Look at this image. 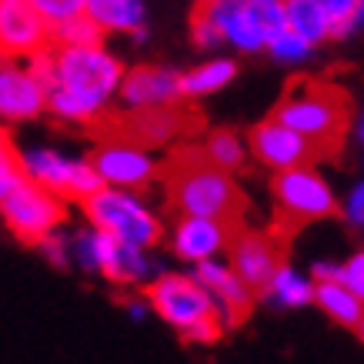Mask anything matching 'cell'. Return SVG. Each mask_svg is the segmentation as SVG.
<instances>
[{
    "label": "cell",
    "instance_id": "8fae6325",
    "mask_svg": "<svg viewBox=\"0 0 364 364\" xmlns=\"http://www.w3.org/2000/svg\"><path fill=\"white\" fill-rule=\"evenodd\" d=\"M90 164L97 171L100 184H107V188H124V191L144 188V184H151L157 174L154 161H151V154L144 151L141 144L121 141V137H107V141L94 151Z\"/></svg>",
    "mask_w": 364,
    "mask_h": 364
},
{
    "label": "cell",
    "instance_id": "8d00e7d4",
    "mask_svg": "<svg viewBox=\"0 0 364 364\" xmlns=\"http://www.w3.org/2000/svg\"><path fill=\"white\" fill-rule=\"evenodd\" d=\"M198 4H210V0H198Z\"/></svg>",
    "mask_w": 364,
    "mask_h": 364
},
{
    "label": "cell",
    "instance_id": "ac0fdd59",
    "mask_svg": "<svg viewBox=\"0 0 364 364\" xmlns=\"http://www.w3.org/2000/svg\"><path fill=\"white\" fill-rule=\"evenodd\" d=\"M210 11H214V21L221 27L224 44L247 50V54L264 50V33L254 23L251 14H247L244 0H210Z\"/></svg>",
    "mask_w": 364,
    "mask_h": 364
},
{
    "label": "cell",
    "instance_id": "3957f363",
    "mask_svg": "<svg viewBox=\"0 0 364 364\" xmlns=\"http://www.w3.org/2000/svg\"><path fill=\"white\" fill-rule=\"evenodd\" d=\"M274 121L304 134L321 157H334L351 131V97L331 80L298 77L277 104Z\"/></svg>",
    "mask_w": 364,
    "mask_h": 364
},
{
    "label": "cell",
    "instance_id": "2e32d148",
    "mask_svg": "<svg viewBox=\"0 0 364 364\" xmlns=\"http://www.w3.org/2000/svg\"><path fill=\"white\" fill-rule=\"evenodd\" d=\"M231 228L214 218H194V214H181L174 234H171V247H174L177 257H184L191 264L198 261H208V257H218V251L228 247V237H231Z\"/></svg>",
    "mask_w": 364,
    "mask_h": 364
},
{
    "label": "cell",
    "instance_id": "d4e9b609",
    "mask_svg": "<svg viewBox=\"0 0 364 364\" xmlns=\"http://www.w3.org/2000/svg\"><path fill=\"white\" fill-rule=\"evenodd\" d=\"M100 37H104V31H100L84 11L74 14V17H67V21H60V23H50V47L100 44Z\"/></svg>",
    "mask_w": 364,
    "mask_h": 364
},
{
    "label": "cell",
    "instance_id": "44dd1931",
    "mask_svg": "<svg viewBox=\"0 0 364 364\" xmlns=\"http://www.w3.org/2000/svg\"><path fill=\"white\" fill-rule=\"evenodd\" d=\"M70 247H74V257H77L80 267L97 271V274H104L107 281H114L117 257H121V241H114L111 234H104V231H97V228H90V231L77 234Z\"/></svg>",
    "mask_w": 364,
    "mask_h": 364
},
{
    "label": "cell",
    "instance_id": "603a6c76",
    "mask_svg": "<svg viewBox=\"0 0 364 364\" xmlns=\"http://www.w3.org/2000/svg\"><path fill=\"white\" fill-rule=\"evenodd\" d=\"M237 74V64L228 57L208 60V64L194 67L191 74H181V97H204L214 90H224Z\"/></svg>",
    "mask_w": 364,
    "mask_h": 364
},
{
    "label": "cell",
    "instance_id": "1f68e13d",
    "mask_svg": "<svg viewBox=\"0 0 364 364\" xmlns=\"http://www.w3.org/2000/svg\"><path fill=\"white\" fill-rule=\"evenodd\" d=\"M338 277H341L344 284L351 287L354 294L364 301V247L361 251H354L348 261L341 264V271H338Z\"/></svg>",
    "mask_w": 364,
    "mask_h": 364
},
{
    "label": "cell",
    "instance_id": "cb8c5ba5",
    "mask_svg": "<svg viewBox=\"0 0 364 364\" xmlns=\"http://www.w3.org/2000/svg\"><path fill=\"white\" fill-rule=\"evenodd\" d=\"M264 294L274 298L281 308H304V304H311V298H314V277L281 264L274 274H271V281H267Z\"/></svg>",
    "mask_w": 364,
    "mask_h": 364
},
{
    "label": "cell",
    "instance_id": "f1b7e54d",
    "mask_svg": "<svg viewBox=\"0 0 364 364\" xmlns=\"http://www.w3.org/2000/svg\"><path fill=\"white\" fill-rule=\"evenodd\" d=\"M321 11L331 21V37H348L354 27V14H358V0H318Z\"/></svg>",
    "mask_w": 364,
    "mask_h": 364
},
{
    "label": "cell",
    "instance_id": "4fadbf2b",
    "mask_svg": "<svg viewBox=\"0 0 364 364\" xmlns=\"http://www.w3.org/2000/svg\"><path fill=\"white\" fill-rule=\"evenodd\" d=\"M251 151L254 157L264 167H274V171H284V167H298V164H314V161H324L321 151L304 137V134L291 131L287 124L281 121H264L251 131Z\"/></svg>",
    "mask_w": 364,
    "mask_h": 364
},
{
    "label": "cell",
    "instance_id": "7a4b0ae2",
    "mask_svg": "<svg viewBox=\"0 0 364 364\" xmlns=\"http://www.w3.org/2000/svg\"><path fill=\"white\" fill-rule=\"evenodd\" d=\"M161 181L167 191V204L177 214L214 218V221L228 224L231 231L244 228V198L231 181V171L210 164L200 147H194V144L177 147L164 164Z\"/></svg>",
    "mask_w": 364,
    "mask_h": 364
},
{
    "label": "cell",
    "instance_id": "7402d4cb",
    "mask_svg": "<svg viewBox=\"0 0 364 364\" xmlns=\"http://www.w3.org/2000/svg\"><path fill=\"white\" fill-rule=\"evenodd\" d=\"M284 23L311 47L331 41V21L321 11L318 0H284Z\"/></svg>",
    "mask_w": 364,
    "mask_h": 364
},
{
    "label": "cell",
    "instance_id": "ba28073f",
    "mask_svg": "<svg viewBox=\"0 0 364 364\" xmlns=\"http://www.w3.org/2000/svg\"><path fill=\"white\" fill-rule=\"evenodd\" d=\"M0 214L14 237H21L23 244H41L64 224V198L31 177H21L0 198Z\"/></svg>",
    "mask_w": 364,
    "mask_h": 364
},
{
    "label": "cell",
    "instance_id": "5b68a950",
    "mask_svg": "<svg viewBox=\"0 0 364 364\" xmlns=\"http://www.w3.org/2000/svg\"><path fill=\"white\" fill-rule=\"evenodd\" d=\"M80 204H84V214H87L90 228L111 234L114 241L127 244V247L147 251V247H154L161 241V221H157V214L137 194H131V191L100 184Z\"/></svg>",
    "mask_w": 364,
    "mask_h": 364
},
{
    "label": "cell",
    "instance_id": "6da1fadb",
    "mask_svg": "<svg viewBox=\"0 0 364 364\" xmlns=\"http://www.w3.org/2000/svg\"><path fill=\"white\" fill-rule=\"evenodd\" d=\"M50 54L54 84L47 90V107L64 121L94 124L121 87L124 70L117 57H111L100 44L50 47Z\"/></svg>",
    "mask_w": 364,
    "mask_h": 364
},
{
    "label": "cell",
    "instance_id": "d6a6232c",
    "mask_svg": "<svg viewBox=\"0 0 364 364\" xmlns=\"http://www.w3.org/2000/svg\"><path fill=\"white\" fill-rule=\"evenodd\" d=\"M23 177L21 171V157L14 154V147H7V151H0V198L7 194V191L17 184Z\"/></svg>",
    "mask_w": 364,
    "mask_h": 364
},
{
    "label": "cell",
    "instance_id": "9c48e42d",
    "mask_svg": "<svg viewBox=\"0 0 364 364\" xmlns=\"http://www.w3.org/2000/svg\"><path fill=\"white\" fill-rule=\"evenodd\" d=\"M21 171L23 177L44 184L64 200H84L100 188V177L90 161H70L50 147H33L31 154H21Z\"/></svg>",
    "mask_w": 364,
    "mask_h": 364
},
{
    "label": "cell",
    "instance_id": "484cf974",
    "mask_svg": "<svg viewBox=\"0 0 364 364\" xmlns=\"http://www.w3.org/2000/svg\"><path fill=\"white\" fill-rule=\"evenodd\" d=\"M200 151L221 171H237L244 164V141L234 131H214L208 137V144H200Z\"/></svg>",
    "mask_w": 364,
    "mask_h": 364
},
{
    "label": "cell",
    "instance_id": "7c38bea8",
    "mask_svg": "<svg viewBox=\"0 0 364 364\" xmlns=\"http://www.w3.org/2000/svg\"><path fill=\"white\" fill-rule=\"evenodd\" d=\"M50 47V23L31 0H0V57H33Z\"/></svg>",
    "mask_w": 364,
    "mask_h": 364
},
{
    "label": "cell",
    "instance_id": "4dcf8cb0",
    "mask_svg": "<svg viewBox=\"0 0 364 364\" xmlns=\"http://www.w3.org/2000/svg\"><path fill=\"white\" fill-rule=\"evenodd\" d=\"M341 214L354 231L364 234V177L348 191V198H344V204H341Z\"/></svg>",
    "mask_w": 364,
    "mask_h": 364
},
{
    "label": "cell",
    "instance_id": "8992f818",
    "mask_svg": "<svg viewBox=\"0 0 364 364\" xmlns=\"http://www.w3.org/2000/svg\"><path fill=\"white\" fill-rule=\"evenodd\" d=\"M274 204H277V231L287 234L291 228H304L311 221H324L338 214V198H334L331 184L314 171L311 164L284 167L274 174Z\"/></svg>",
    "mask_w": 364,
    "mask_h": 364
},
{
    "label": "cell",
    "instance_id": "ffe728a7",
    "mask_svg": "<svg viewBox=\"0 0 364 364\" xmlns=\"http://www.w3.org/2000/svg\"><path fill=\"white\" fill-rule=\"evenodd\" d=\"M311 301L331 321L344 324V328H354L364 311V301L344 284L341 277H321V281H314V298Z\"/></svg>",
    "mask_w": 364,
    "mask_h": 364
},
{
    "label": "cell",
    "instance_id": "83f0119b",
    "mask_svg": "<svg viewBox=\"0 0 364 364\" xmlns=\"http://www.w3.org/2000/svg\"><path fill=\"white\" fill-rule=\"evenodd\" d=\"M191 37H194V44L210 50V47L224 44L221 37V27L214 21V11H210V4H198V11L191 14Z\"/></svg>",
    "mask_w": 364,
    "mask_h": 364
},
{
    "label": "cell",
    "instance_id": "5bb4252c",
    "mask_svg": "<svg viewBox=\"0 0 364 364\" xmlns=\"http://www.w3.org/2000/svg\"><path fill=\"white\" fill-rule=\"evenodd\" d=\"M194 277H198L200 284H204V291L210 294L224 328H234V324H241V321L251 314L254 291L244 284V277L237 274L231 264H218L214 257H208V261H198Z\"/></svg>",
    "mask_w": 364,
    "mask_h": 364
},
{
    "label": "cell",
    "instance_id": "e0dca14e",
    "mask_svg": "<svg viewBox=\"0 0 364 364\" xmlns=\"http://www.w3.org/2000/svg\"><path fill=\"white\" fill-rule=\"evenodd\" d=\"M124 107H161V104H174L181 97V74L167 70V67H137L131 74L121 77Z\"/></svg>",
    "mask_w": 364,
    "mask_h": 364
},
{
    "label": "cell",
    "instance_id": "f546056e",
    "mask_svg": "<svg viewBox=\"0 0 364 364\" xmlns=\"http://www.w3.org/2000/svg\"><path fill=\"white\" fill-rule=\"evenodd\" d=\"M31 4L44 14L47 23H60V21H67V17H74V14L84 11L87 0H31Z\"/></svg>",
    "mask_w": 364,
    "mask_h": 364
},
{
    "label": "cell",
    "instance_id": "d6986e66",
    "mask_svg": "<svg viewBox=\"0 0 364 364\" xmlns=\"http://www.w3.org/2000/svg\"><path fill=\"white\" fill-rule=\"evenodd\" d=\"M84 14L107 33H134L144 37V4L141 0H87Z\"/></svg>",
    "mask_w": 364,
    "mask_h": 364
},
{
    "label": "cell",
    "instance_id": "52a82bcc",
    "mask_svg": "<svg viewBox=\"0 0 364 364\" xmlns=\"http://www.w3.org/2000/svg\"><path fill=\"white\" fill-rule=\"evenodd\" d=\"M94 124L104 137H121V141H134L141 147H157V144L181 141L191 131H198L200 117L198 111L174 100V104H161V107H127V114H111V117L100 114Z\"/></svg>",
    "mask_w": 364,
    "mask_h": 364
},
{
    "label": "cell",
    "instance_id": "d590c367",
    "mask_svg": "<svg viewBox=\"0 0 364 364\" xmlns=\"http://www.w3.org/2000/svg\"><path fill=\"white\" fill-rule=\"evenodd\" d=\"M354 331H358V338H361V344H364V311H361V318H358V324H354Z\"/></svg>",
    "mask_w": 364,
    "mask_h": 364
},
{
    "label": "cell",
    "instance_id": "30bf717a",
    "mask_svg": "<svg viewBox=\"0 0 364 364\" xmlns=\"http://www.w3.org/2000/svg\"><path fill=\"white\" fill-rule=\"evenodd\" d=\"M284 247L287 234L271 231V234H254V231H237L228 237V251H231V267L244 277V284L251 291H264L271 274L284 264Z\"/></svg>",
    "mask_w": 364,
    "mask_h": 364
},
{
    "label": "cell",
    "instance_id": "4316f807",
    "mask_svg": "<svg viewBox=\"0 0 364 364\" xmlns=\"http://www.w3.org/2000/svg\"><path fill=\"white\" fill-rule=\"evenodd\" d=\"M264 50H271V57L274 60H281V64H301V60H308L311 57V50L314 47L308 44V41H301L294 31H281V33H274L271 41H267V47Z\"/></svg>",
    "mask_w": 364,
    "mask_h": 364
},
{
    "label": "cell",
    "instance_id": "9a60e30c",
    "mask_svg": "<svg viewBox=\"0 0 364 364\" xmlns=\"http://www.w3.org/2000/svg\"><path fill=\"white\" fill-rule=\"evenodd\" d=\"M47 111V87L31 70L4 64L0 57V117L4 121H27Z\"/></svg>",
    "mask_w": 364,
    "mask_h": 364
},
{
    "label": "cell",
    "instance_id": "277c9868",
    "mask_svg": "<svg viewBox=\"0 0 364 364\" xmlns=\"http://www.w3.org/2000/svg\"><path fill=\"white\" fill-rule=\"evenodd\" d=\"M147 304L161 318L177 328V334L191 344H214L224 334L218 308L198 277L191 274H164L147 287Z\"/></svg>",
    "mask_w": 364,
    "mask_h": 364
},
{
    "label": "cell",
    "instance_id": "e575fe53",
    "mask_svg": "<svg viewBox=\"0 0 364 364\" xmlns=\"http://www.w3.org/2000/svg\"><path fill=\"white\" fill-rule=\"evenodd\" d=\"M358 31H364V0H358V14H354V27H351V33H358Z\"/></svg>",
    "mask_w": 364,
    "mask_h": 364
},
{
    "label": "cell",
    "instance_id": "836d02e7",
    "mask_svg": "<svg viewBox=\"0 0 364 364\" xmlns=\"http://www.w3.org/2000/svg\"><path fill=\"white\" fill-rule=\"evenodd\" d=\"M348 134H354V147H358V154L364 161V104H361V111L351 117V131Z\"/></svg>",
    "mask_w": 364,
    "mask_h": 364
}]
</instances>
